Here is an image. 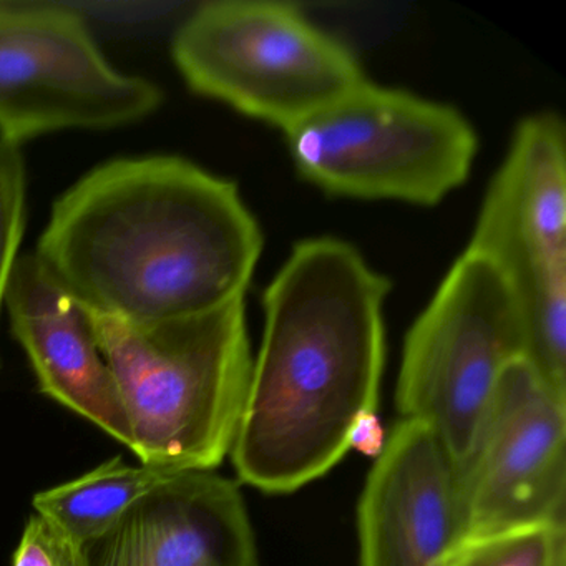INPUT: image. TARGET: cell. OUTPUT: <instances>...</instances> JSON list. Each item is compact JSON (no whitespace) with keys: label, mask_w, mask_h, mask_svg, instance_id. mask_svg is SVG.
<instances>
[{"label":"cell","mask_w":566,"mask_h":566,"mask_svg":"<svg viewBox=\"0 0 566 566\" xmlns=\"http://www.w3.org/2000/svg\"><path fill=\"white\" fill-rule=\"evenodd\" d=\"M88 317L120 390L138 463L167 472L218 469L233 447L253 373L244 300L165 323Z\"/></svg>","instance_id":"cell-3"},{"label":"cell","mask_w":566,"mask_h":566,"mask_svg":"<svg viewBox=\"0 0 566 566\" xmlns=\"http://www.w3.org/2000/svg\"><path fill=\"white\" fill-rule=\"evenodd\" d=\"M171 473L114 457L77 479L35 493L32 506L81 552Z\"/></svg>","instance_id":"cell-13"},{"label":"cell","mask_w":566,"mask_h":566,"mask_svg":"<svg viewBox=\"0 0 566 566\" xmlns=\"http://www.w3.org/2000/svg\"><path fill=\"white\" fill-rule=\"evenodd\" d=\"M518 357L526 336L515 294L489 260L465 250L403 340L397 410L436 433L459 473L500 376Z\"/></svg>","instance_id":"cell-6"},{"label":"cell","mask_w":566,"mask_h":566,"mask_svg":"<svg viewBox=\"0 0 566 566\" xmlns=\"http://www.w3.org/2000/svg\"><path fill=\"white\" fill-rule=\"evenodd\" d=\"M6 310L41 394L130 449L127 410L91 317L45 273L34 254L15 263Z\"/></svg>","instance_id":"cell-12"},{"label":"cell","mask_w":566,"mask_h":566,"mask_svg":"<svg viewBox=\"0 0 566 566\" xmlns=\"http://www.w3.org/2000/svg\"><path fill=\"white\" fill-rule=\"evenodd\" d=\"M565 556V525H530L459 539L442 566H556Z\"/></svg>","instance_id":"cell-14"},{"label":"cell","mask_w":566,"mask_h":566,"mask_svg":"<svg viewBox=\"0 0 566 566\" xmlns=\"http://www.w3.org/2000/svg\"><path fill=\"white\" fill-rule=\"evenodd\" d=\"M390 283L337 238L291 251L264 291V333L231 460L241 482L291 493L326 475L374 419Z\"/></svg>","instance_id":"cell-2"},{"label":"cell","mask_w":566,"mask_h":566,"mask_svg":"<svg viewBox=\"0 0 566 566\" xmlns=\"http://www.w3.org/2000/svg\"><path fill=\"white\" fill-rule=\"evenodd\" d=\"M171 57L191 91L283 134L367 81L339 39L266 0L200 6L175 32Z\"/></svg>","instance_id":"cell-4"},{"label":"cell","mask_w":566,"mask_h":566,"mask_svg":"<svg viewBox=\"0 0 566 566\" xmlns=\"http://www.w3.org/2000/svg\"><path fill=\"white\" fill-rule=\"evenodd\" d=\"M261 251L237 185L151 155L107 161L72 185L32 254L88 313L155 324L244 300Z\"/></svg>","instance_id":"cell-1"},{"label":"cell","mask_w":566,"mask_h":566,"mask_svg":"<svg viewBox=\"0 0 566 566\" xmlns=\"http://www.w3.org/2000/svg\"><path fill=\"white\" fill-rule=\"evenodd\" d=\"M160 104V88L115 67L81 15L0 6V142L125 127Z\"/></svg>","instance_id":"cell-8"},{"label":"cell","mask_w":566,"mask_h":566,"mask_svg":"<svg viewBox=\"0 0 566 566\" xmlns=\"http://www.w3.org/2000/svg\"><path fill=\"white\" fill-rule=\"evenodd\" d=\"M284 135L297 174L324 193L417 207L462 187L479 150L455 108L369 81Z\"/></svg>","instance_id":"cell-5"},{"label":"cell","mask_w":566,"mask_h":566,"mask_svg":"<svg viewBox=\"0 0 566 566\" xmlns=\"http://www.w3.org/2000/svg\"><path fill=\"white\" fill-rule=\"evenodd\" d=\"M467 250L512 287L526 359L566 397V134L553 112L516 125Z\"/></svg>","instance_id":"cell-7"},{"label":"cell","mask_w":566,"mask_h":566,"mask_svg":"<svg viewBox=\"0 0 566 566\" xmlns=\"http://www.w3.org/2000/svg\"><path fill=\"white\" fill-rule=\"evenodd\" d=\"M566 397L526 357L500 376L485 422L457 473L460 538L565 525Z\"/></svg>","instance_id":"cell-9"},{"label":"cell","mask_w":566,"mask_h":566,"mask_svg":"<svg viewBox=\"0 0 566 566\" xmlns=\"http://www.w3.org/2000/svg\"><path fill=\"white\" fill-rule=\"evenodd\" d=\"M360 566H442L460 538L457 470L422 422L403 420L380 449L357 509Z\"/></svg>","instance_id":"cell-11"},{"label":"cell","mask_w":566,"mask_h":566,"mask_svg":"<svg viewBox=\"0 0 566 566\" xmlns=\"http://www.w3.org/2000/svg\"><path fill=\"white\" fill-rule=\"evenodd\" d=\"M11 566H82L81 552L48 520L32 513L12 553Z\"/></svg>","instance_id":"cell-16"},{"label":"cell","mask_w":566,"mask_h":566,"mask_svg":"<svg viewBox=\"0 0 566 566\" xmlns=\"http://www.w3.org/2000/svg\"><path fill=\"white\" fill-rule=\"evenodd\" d=\"M28 218V170L18 145L0 142V314L18 263Z\"/></svg>","instance_id":"cell-15"},{"label":"cell","mask_w":566,"mask_h":566,"mask_svg":"<svg viewBox=\"0 0 566 566\" xmlns=\"http://www.w3.org/2000/svg\"><path fill=\"white\" fill-rule=\"evenodd\" d=\"M82 566H258L240 486L214 470L175 472L81 549Z\"/></svg>","instance_id":"cell-10"}]
</instances>
